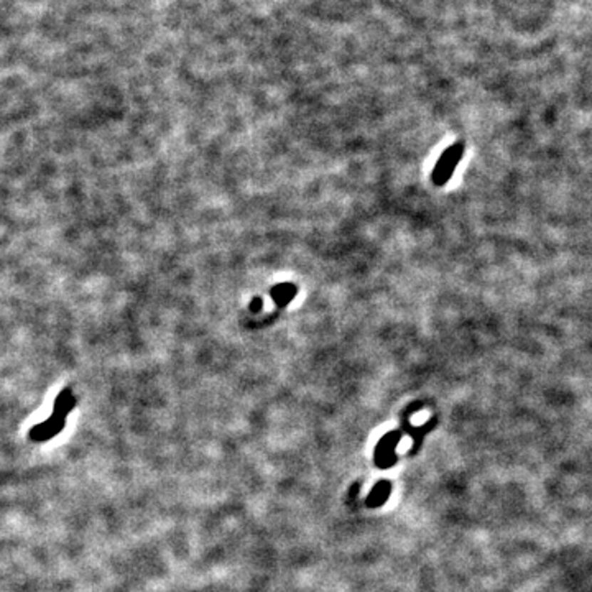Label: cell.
<instances>
[{
    "label": "cell",
    "mask_w": 592,
    "mask_h": 592,
    "mask_svg": "<svg viewBox=\"0 0 592 592\" xmlns=\"http://www.w3.org/2000/svg\"><path fill=\"white\" fill-rule=\"evenodd\" d=\"M65 425H66L65 418H58L55 417V415H51V417L45 420L43 423L36 425L30 430V440L35 442H45L48 440L55 438V436L60 433L63 428H65Z\"/></svg>",
    "instance_id": "obj_2"
},
{
    "label": "cell",
    "mask_w": 592,
    "mask_h": 592,
    "mask_svg": "<svg viewBox=\"0 0 592 592\" xmlns=\"http://www.w3.org/2000/svg\"><path fill=\"white\" fill-rule=\"evenodd\" d=\"M296 293H298L296 285L281 284V285H276L271 288L270 295L271 298H274V301L276 303V305H279L280 308H284L288 305V303L293 301V298L296 296Z\"/></svg>",
    "instance_id": "obj_4"
},
{
    "label": "cell",
    "mask_w": 592,
    "mask_h": 592,
    "mask_svg": "<svg viewBox=\"0 0 592 592\" xmlns=\"http://www.w3.org/2000/svg\"><path fill=\"white\" fill-rule=\"evenodd\" d=\"M76 407V398H74V393L71 388H63L55 400V405H53V413L58 418H65L69 413L73 412V408Z\"/></svg>",
    "instance_id": "obj_3"
},
{
    "label": "cell",
    "mask_w": 592,
    "mask_h": 592,
    "mask_svg": "<svg viewBox=\"0 0 592 592\" xmlns=\"http://www.w3.org/2000/svg\"><path fill=\"white\" fill-rule=\"evenodd\" d=\"M252 303H254V305L250 306V308H252L254 311H257V309H260V300H259V298H255V300Z\"/></svg>",
    "instance_id": "obj_6"
},
{
    "label": "cell",
    "mask_w": 592,
    "mask_h": 592,
    "mask_svg": "<svg viewBox=\"0 0 592 592\" xmlns=\"http://www.w3.org/2000/svg\"><path fill=\"white\" fill-rule=\"evenodd\" d=\"M462 155H464V142H456L455 145L442 152L438 163H436V167L433 170V173H431V181H433L436 186L446 185L447 181L452 178V173H455L457 163L462 160Z\"/></svg>",
    "instance_id": "obj_1"
},
{
    "label": "cell",
    "mask_w": 592,
    "mask_h": 592,
    "mask_svg": "<svg viewBox=\"0 0 592 592\" xmlns=\"http://www.w3.org/2000/svg\"><path fill=\"white\" fill-rule=\"evenodd\" d=\"M387 494H388V487L382 492V484L377 485V489H375V492H373L372 500H378V502H383V499L387 497Z\"/></svg>",
    "instance_id": "obj_5"
}]
</instances>
